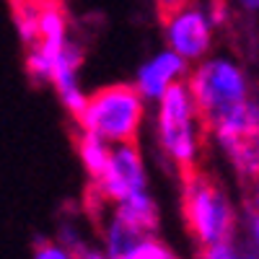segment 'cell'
Returning <instances> with one entry per match:
<instances>
[{
    "label": "cell",
    "instance_id": "3",
    "mask_svg": "<svg viewBox=\"0 0 259 259\" xmlns=\"http://www.w3.org/2000/svg\"><path fill=\"white\" fill-rule=\"evenodd\" d=\"M140 119V89L133 83H109L83 99V112L75 124L109 143H138Z\"/></svg>",
    "mask_w": 259,
    "mask_h": 259
},
{
    "label": "cell",
    "instance_id": "2",
    "mask_svg": "<svg viewBox=\"0 0 259 259\" xmlns=\"http://www.w3.org/2000/svg\"><path fill=\"white\" fill-rule=\"evenodd\" d=\"M182 184V221L194 241V249L228 244L236 233V210L218 177L200 166L179 179Z\"/></svg>",
    "mask_w": 259,
    "mask_h": 259
},
{
    "label": "cell",
    "instance_id": "14",
    "mask_svg": "<svg viewBox=\"0 0 259 259\" xmlns=\"http://www.w3.org/2000/svg\"><path fill=\"white\" fill-rule=\"evenodd\" d=\"M197 256H200V259H236L228 244H221V246H207V249H200V251H197Z\"/></svg>",
    "mask_w": 259,
    "mask_h": 259
},
{
    "label": "cell",
    "instance_id": "17",
    "mask_svg": "<svg viewBox=\"0 0 259 259\" xmlns=\"http://www.w3.org/2000/svg\"><path fill=\"white\" fill-rule=\"evenodd\" d=\"M251 226H254V236H256V241H259V215H251Z\"/></svg>",
    "mask_w": 259,
    "mask_h": 259
},
{
    "label": "cell",
    "instance_id": "4",
    "mask_svg": "<svg viewBox=\"0 0 259 259\" xmlns=\"http://www.w3.org/2000/svg\"><path fill=\"white\" fill-rule=\"evenodd\" d=\"M158 143L163 156L177 166V177H187L197 168V143L192 133V106L182 80H171L161 94L158 109Z\"/></svg>",
    "mask_w": 259,
    "mask_h": 259
},
{
    "label": "cell",
    "instance_id": "16",
    "mask_svg": "<svg viewBox=\"0 0 259 259\" xmlns=\"http://www.w3.org/2000/svg\"><path fill=\"white\" fill-rule=\"evenodd\" d=\"M75 259H104V256H101V254H96V251H85V249H83Z\"/></svg>",
    "mask_w": 259,
    "mask_h": 259
},
{
    "label": "cell",
    "instance_id": "13",
    "mask_svg": "<svg viewBox=\"0 0 259 259\" xmlns=\"http://www.w3.org/2000/svg\"><path fill=\"white\" fill-rule=\"evenodd\" d=\"M244 194H246V207L251 215H259V177L249 184H244Z\"/></svg>",
    "mask_w": 259,
    "mask_h": 259
},
{
    "label": "cell",
    "instance_id": "7",
    "mask_svg": "<svg viewBox=\"0 0 259 259\" xmlns=\"http://www.w3.org/2000/svg\"><path fill=\"white\" fill-rule=\"evenodd\" d=\"M94 184L112 202L130 200V197H135V194H143L145 192V171H143L138 143H114V148H109L104 177Z\"/></svg>",
    "mask_w": 259,
    "mask_h": 259
},
{
    "label": "cell",
    "instance_id": "8",
    "mask_svg": "<svg viewBox=\"0 0 259 259\" xmlns=\"http://www.w3.org/2000/svg\"><path fill=\"white\" fill-rule=\"evenodd\" d=\"M168 29V41H171V50H174L179 57L187 60H197L207 52L210 47V29H207V21L197 8H187L184 13H179Z\"/></svg>",
    "mask_w": 259,
    "mask_h": 259
},
{
    "label": "cell",
    "instance_id": "11",
    "mask_svg": "<svg viewBox=\"0 0 259 259\" xmlns=\"http://www.w3.org/2000/svg\"><path fill=\"white\" fill-rule=\"evenodd\" d=\"M153 3H156V16L161 21V26H168L179 13L194 6V0H153Z\"/></svg>",
    "mask_w": 259,
    "mask_h": 259
},
{
    "label": "cell",
    "instance_id": "18",
    "mask_svg": "<svg viewBox=\"0 0 259 259\" xmlns=\"http://www.w3.org/2000/svg\"><path fill=\"white\" fill-rule=\"evenodd\" d=\"M244 6H249V8H259V0H244Z\"/></svg>",
    "mask_w": 259,
    "mask_h": 259
},
{
    "label": "cell",
    "instance_id": "10",
    "mask_svg": "<svg viewBox=\"0 0 259 259\" xmlns=\"http://www.w3.org/2000/svg\"><path fill=\"white\" fill-rule=\"evenodd\" d=\"M122 259H179L174 251L168 249V244H163L161 239H148V241H143L140 246H135L133 251H130L127 256H122Z\"/></svg>",
    "mask_w": 259,
    "mask_h": 259
},
{
    "label": "cell",
    "instance_id": "1",
    "mask_svg": "<svg viewBox=\"0 0 259 259\" xmlns=\"http://www.w3.org/2000/svg\"><path fill=\"white\" fill-rule=\"evenodd\" d=\"M187 94L192 119H197L202 140L236 122L251 104L241 70L226 60H210L192 70Z\"/></svg>",
    "mask_w": 259,
    "mask_h": 259
},
{
    "label": "cell",
    "instance_id": "6",
    "mask_svg": "<svg viewBox=\"0 0 259 259\" xmlns=\"http://www.w3.org/2000/svg\"><path fill=\"white\" fill-rule=\"evenodd\" d=\"M226 156L231 158L241 187L259 177V104L251 101L249 109L231 124L215 133Z\"/></svg>",
    "mask_w": 259,
    "mask_h": 259
},
{
    "label": "cell",
    "instance_id": "9",
    "mask_svg": "<svg viewBox=\"0 0 259 259\" xmlns=\"http://www.w3.org/2000/svg\"><path fill=\"white\" fill-rule=\"evenodd\" d=\"M184 70V62L179 60L177 52H166L161 57H156L153 62H148L140 70V91L148 96H161L163 89L174 80L177 73Z\"/></svg>",
    "mask_w": 259,
    "mask_h": 259
},
{
    "label": "cell",
    "instance_id": "5",
    "mask_svg": "<svg viewBox=\"0 0 259 259\" xmlns=\"http://www.w3.org/2000/svg\"><path fill=\"white\" fill-rule=\"evenodd\" d=\"M106 218H109V226L101 228V236L112 259L127 256L135 246L153 239L158 231V207L153 205L150 197H145V192L135 194L130 200L114 202L112 212Z\"/></svg>",
    "mask_w": 259,
    "mask_h": 259
},
{
    "label": "cell",
    "instance_id": "12",
    "mask_svg": "<svg viewBox=\"0 0 259 259\" xmlns=\"http://www.w3.org/2000/svg\"><path fill=\"white\" fill-rule=\"evenodd\" d=\"M31 249H34V259H73L68 249L57 246L50 239H36Z\"/></svg>",
    "mask_w": 259,
    "mask_h": 259
},
{
    "label": "cell",
    "instance_id": "15",
    "mask_svg": "<svg viewBox=\"0 0 259 259\" xmlns=\"http://www.w3.org/2000/svg\"><path fill=\"white\" fill-rule=\"evenodd\" d=\"M228 13V0H210V18L215 24H221Z\"/></svg>",
    "mask_w": 259,
    "mask_h": 259
}]
</instances>
